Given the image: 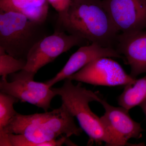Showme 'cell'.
I'll return each mask as SVG.
<instances>
[{
  "instance_id": "obj_1",
  "label": "cell",
  "mask_w": 146,
  "mask_h": 146,
  "mask_svg": "<svg viewBox=\"0 0 146 146\" xmlns=\"http://www.w3.org/2000/svg\"><path fill=\"white\" fill-rule=\"evenodd\" d=\"M62 104L50 112L23 115L17 112L0 133V146H60L68 144V138L79 136L82 129Z\"/></svg>"
},
{
  "instance_id": "obj_2",
  "label": "cell",
  "mask_w": 146,
  "mask_h": 146,
  "mask_svg": "<svg viewBox=\"0 0 146 146\" xmlns=\"http://www.w3.org/2000/svg\"><path fill=\"white\" fill-rule=\"evenodd\" d=\"M56 29L114 49L119 33L102 0H72L67 11L58 14Z\"/></svg>"
},
{
  "instance_id": "obj_3",
  "label": "cell",
  "mask_w": 146,
  "mask_h": 146,
  "mask_svg": "<svg viewBox=\"0 0 146 146\" xmlns=\"http://www.w3.org/2000/svg\"><path fill=\"white\" fill-rule=\"evenodd\" d=\"M64 80L61 87L52 89L56 96L61 97L62 104L78 120L81 128L89 136L90 142L118 146L100 117L95 115L89 107V103H100L102 98L96 93L82 87L80 82L74 85L69 79Z\"/></svg>"
},
{
  "instance_id": "obj_4",
  "label": "cell",
  "mask_w": 146,
  "mask_h": 146,
  "mask_svg": "<svg viewBox=\"0 0 146 146\" xmlns=\"http://www.w3.org/2000/svg\"><path fill=\"white\" fill-rule=\"evenodd\" d=\"M45 23L32 21L21 13L0 9V47L15 58L27 60L34 45L49 35Z\"/></svg>"
},
{
  "instance_id": "obj_5",
  "label": "cell",
  "mask_w": 146,
  "mask_h": 146,
  "mask_svg": "<svg viewBox=\"0 0 146 146\" xmlns=\"http://www.w3.org/2000/svg\"><path fill=\"white\" fill-rule=\"evenodd\" d=\"M35 74L25 70L9 75L11 82L2 78L0 82L1 92L15 97L22 102L36 106L47 112L55 96L52 87L46 83L35 81Z\"/></svg>"
},
{
  "instance_id": "obj_6",
  "label": "cell",
  "mask_w": 146,
  "mask_h": 146,
  "mask_svg": "<svg viewBox=\"0 0 146 146\" xmlns=\"http://www.w3.org/2000/svg\"><path fill=\"white\" fill-rule=\"evenodd\" d=\"M85 39L56 29L54 33L39 41L30 51L24 70L36 74L39 69L51 63L73 47L89 45Z\"/></svg>"
},
{
  "instance_id": "obj_7",
  "label": "cell",
  "mask_w": 146,
  "mask_h": 146,
  "mask_svg": "<svg viewBox=\"0 0 146 146\" xmlns=\"http://www.w3.org/2000/svg\"><path fill=\"white\" fill-rule=\"evenodd\" d=\"M67 78L95 86H125L136 79L128 74L117 62L106 57L91 61Z\"/></svg>"
},
{
  "instance_id": "obj_8",
  "label": "cell",
  "mask_w": 146,
  "mask_h": 146,
  "mask_svg": "<svg viewBox=\"0 0 146 146\" xmlns=\"http://www.w3.org/2000/svg\"><path fill=\"white\" fill-rule=\"evenodd\" d=\"M119 33L146 30V0H102Z\"/></svg>"
},
{
  "instance_id": "obj_9",
  "label": "cell",
  "mask_w": 146,
  "mask_h": 146,
  "mask_svg": "<svg viewBox=\"0 0 146 146\" xmlns=\"http://www.w3.org/2000/svg\"><path fill=\"white\" fill-rule=\"evenodd\" d=\"M100 103L105 110L101 119L118 146L129 145V140L142 137L144 129L140 123L131 119L129 114V110L122 106H112L103 99H101Z\"/></svg>"
},
{
  "instance_id": "obj_10",
  "label": "cell",
  "mask_w": 146,
  "mask_h": 146,
  "mask_svg": "<svg viewBox=\"0 0 146 146\" xmlns=\"http://www.w3.org/2000/svg\"><path fill=\"white\" fill-rule=\"evenodd\" d=\"M115 49L130 66L131 76L136 78L146 73V30L119 33Z\"/></svg>"
},
{
  "instance_id": "obj_11",
  "label": "cell",
  "mask_w": 146,
  "mask_h": 146,
  "mask_svg": "<svg viewBox=\"0 0 146 146\" xmlns=\"http://www.w3.org/2000/svg\"><path fill=\"white\" fill-rule=\"evenodd\" d=\"M123 58L115 49L106 48L96 43L80 47L70 57L63 69L54 77L46 82L51 87L58 82L65 80L91 61L100 57Z\"/></svg>"
},
{
  "instance_id": "obj_12",
  "label": "cell",
  "mask_w": 146,
  "mask_h": 146,
  "mask_svg": "<svg viewBox=\"0 0 146 146\" xmlns=\"http://www.w3.org/2000/svg\"><path fill=\"white\" fill-rule=\"evenodd\" d=\"M48 0H0V9L21 13L32 21L45 23L48 17Z\"/></svg>"
},
{
  "instance_id": "obj_13",
  "label": "cell",
  "mask_w": 146,
  "mask_h": 146,
  "mask_svg": "<svg viewBox=\"0 0 146 146\" xmlns=\"http://www.w3.org/2000/svg\"><path fill=\"white\" fill-rule=\"evenodd\" d=\"M146 99V75L125 85L118 98L120 106L129 110Z\"/></svg>"
},
{
  "instance_id": "obj_14",
  "label": "cell",
  "mask_w": 146,
  "mask_h": 146,
  "mask_svg": "<svg viewBox=\"0 0 146 146\" xmlns=\"http://www.w3.org/2000/svg\"><path fill=\"white\" fill-rule=\"evenodd\" d=\"M19 100L11 95L0 93V133L3 131L17 114L13 108V104Z\"/></svg>"
},
{
  "instance_id": "obj_15",
  "label": "cell",
  "mask_w": 146,
  "mask_h": 146,
  "mask_svg": "<svg viewBox=\"0 0 146 146\" xmlns=\"http://www.w3.org/2000/svg\"><path fill=\"white\" fill-rule=\"evenodd\" d=\"M27 60L18 59L8 54L0 47V75L5 78L8 75L24 70Z\"/></svg>"
},
{
  "instance_id": "obj_16",
  "label": "cell",
  "mask_w": 146,
  "mask_h": 146,
  "mask_svg": "<svg viewBox=\"0 0 146 146\" xmlns=\"http://www.w3.org/2000/svg\"><path fill=\"white\" fill-rule=\"evenodd\" d=\"M49 3L58 12V14L65 13L70 5L72 0H48Z\"/></svg>"
},
{
  "instance_id": "obj_17",
  "label": "cell",
  "mask_w": 146,
  "mask_h": 146,
  "mask_svg": "<svg viewBox=\"0 0 146 146\" xmlns=\"http://www.w3.org/2000/svg\"><path fill=\"white\" fill-rule=\"evenodd\" d=\"M139 106H140L143 112L146 119V99L143 102L141 103Z\"/></svg>"
}]
</instances>
